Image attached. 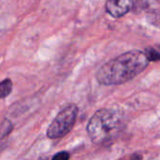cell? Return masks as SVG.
I'll list each match as a JSON object with an SVG mask.
<instances>
[{"instance_id": "cell-1", "label": "cell", "mask_w": 160, "mask_h": 160, "mask_svg": "<svg viewBox=\"0 0 160 160\" xmlns=\"http://www.w3.org/2000/svg\"><path fill=\"white\" fill-rule=\"evenodd\" d=\"M149 60L142 51H130L104 64L97 72V80L104 85L128 82L142 73Z\"/></svg>"}, {"instance_id": "cell-2", "label": "cell", "mask_w": 160, "mask_h": 160, "mask_svg": "<svg viewBox=\"0 0 160 160\" xmlns=\"http://www.w3.org/2000/svg\"><path fill=\"white\" fill-rule=\"evenodd\" d=\"M121 125L122 118L116 111L101 109L91 117L86 130L93 142L102 144L116 135Z\"/></svg>"}, {"instance_id": "cell-3", "label": "cell", "mask_w": 160, "mask_h": 160, "mask_svg": "<svg viewBox=\"0 0 160 160\" xmlns=\"http://www.w3.org/2000/svg\"><path fill=\"white\" fill-rule=\"evenodd\" d=\"M78 115V107L75 104L67 105L63 108L47 129L50 139H59L67 135L73 128Z\"/></svg>"}, {"instance_id": "cell-4", "label": "cell", "mask_w": 160, "mask_h": 160, "mask_svg": "<svg viewBox=\"0 0 160 160\" xmlns=\"http://www.w3.org/2000/svg\"><path fill=\"white\" fill-rule=\"evenodd\" d=\"M133 2L129 0H111L106 3V11L114 18H120L127 14L133 7Z\"/></svg>"}, {"instance_id": "cell-5", "label": "cell", "mask_w": 160, "mask_h": 160, "mask_svg": "<svg viewBox=\"0 0 160 160\" xmlns=\"http://www.w3.org/2000/svg\"><path fill=\"white\" fill-rule=\"evenodd\" d=\"M149 61H159L160 60V45L157 47H148L143 52Z\"/></svg>"}, {"instance_id": "cell-6", "label": "cell", "mask_w": 160, "mask_h": 160, "mask_svg": "<svg viewBox=\"0 0 160 160\" xmlns=\"http://www.w3.org/2000/svg\"><path fill=\"white\" fill-rule=\"evenodd\" d=\"M12 90V82L9 79H6L0 82V99L8 97Z\"/></svg>"}, {"instance_id": "cell-7", "label": "cell", "mask_w": 160, "mask_h": 160, "mask_svg": "<svg viewBox=\"0 0 160 160\" xmlns=\"http://www.w3.org/2000/svg\"><path fill=\"white\" fill-rule=\"evenodd\" d=\"M11 128H12V126L9 121H8V120L4 121L0 126V139L5 137L6 135H8V132L10 131Z\"/></svg>"}, {"instance_id": "cell-8", "label": "cell", "mask_w": 160, "mask_h": 160, "mask_svg": "<svg viewBox=\"0 0 160 160\" xmlns=\"http://www.w3.org/2000/svg\"><path fill=\"white\" fill-rule=\"evenodd\" d=\"M52 160H69V154L66 151L57 153L56 155L53 156Z\"/></svg>"}]
</instances>
